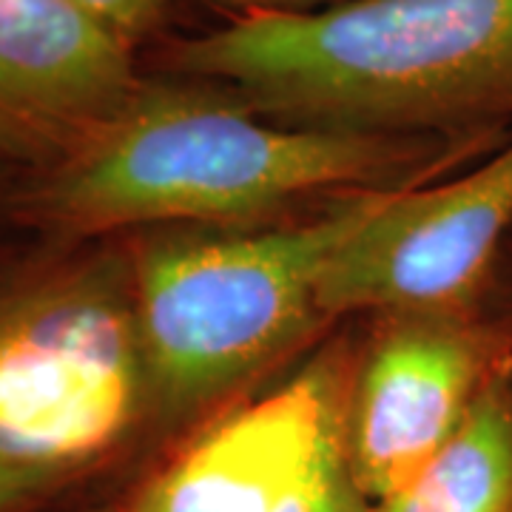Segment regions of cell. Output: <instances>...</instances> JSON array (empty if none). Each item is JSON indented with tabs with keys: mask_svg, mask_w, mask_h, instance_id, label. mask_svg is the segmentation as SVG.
<instances>
[{
	"mask_svg": "<svg viewBox=\"0 0 512 512\" xmlns=\"http://www.w3.org/2000/svg\"><path fill=\"white\" fill-rule=\"evenodd\" d=\"M214 3L222 9H237L242 12H308V9H325V6H339L348 0H202Z\"/></svg>",
	"mask_w": 512,
	"mask_h": 512,
	"instance_id": "obj_12",
	"label": "cell"
},
{
	"mask_svg": "<svg viewBox=\"0 0 512 512\" xmlns=\"http://www.w3.org/2000/svg\"><path fill=\"white\" fill-rule=\"evenodd\" d=\"M507 285H510V313H512V262H510V276H507ZM501 322H507L512 328V316L510 319H501Z\"/></svg>",
	"mask_w": 512,
	"mask_h": 512,
	"instance_id": "obj_13",
	"label": "cell"
},
{
	"mask_svg": "<svg viewBox=\"0 0 512 512\" xmlns=\"http://www.w3.org/2000/svg\"><path fill=\"white\" fill-rule=\"evenodd\" d=\"M151 402L131 274L86 259L0 293V461L74 478Z\"/></svg>",
	"mask_w": 512,
	"mask_h": 512,
	"instance_id": "obj_4",
	"label": "cell"
},
{
	"mask_svg": "<svg viewBox=\"0 0 512 512\" xmlns=\"http://www.w3.org/2000/svg\"><path fill=\"white\" fill-rule=\"evenodd\" d=\"M66 478L0 461V512H26L63 487Z\"/></svg>",
	"mask_w": 512,
	"mask_h": 512,
	"instance_id": "obj_11",
	"label": "cell"
},
{
	"mask_svg": "<svg viewBox=\"0 0 512 512\" xmlns=\"http://www.w3.org/2000/svg\"><path fill=\"white\" fill-rule=\"evenodd\" d=\"M126 40L69 0H0V163H66L126 109Z\"/></svg>",
	"mask_w": 512,
	"mask_h": 512,
	"instance_id": "obj_8",
	"label": "cell"
},
{
	"mask_svg": "<svg viewBox=\"0 0 512 512\" xmlns=\"http://www.w3.org/2000/svg\"><path fill=\"white\" fill-rule=\"evenodd\" d=\"M373 512H512V365L495 373L436 456Z\"/></svg>",
	"mask_w": 512,
	"mask_h": 512,
	"instance_id": "obj_9",
	"label": "cell"
},
{
	"mask_svg": "<svg viewBox=\"0 0 512 512\" xmlns=\"http://www.w3.org/2000/svg\"><path fill=\"white\" fill-rule=\"evenodd\" d=\"M350 382L316 359L205 427L131 495L126 512H299L342 467Z\"/></svg>",
	"mask_w": 512,
	"mask_h": 512,
	"instance_id": "obj_7",
	"label": "cell"
},
{
	"mask_svg": "<svg viewBox=\"0 0 512 512\" xmlns=\"http://www.w3.org/2000/svg\"><path fill=\"white\" fill-rule=\"evenodd\" d=\"M433 154L424 137L274 123L197 80H140L126 109L29 200L60 234L154 222H242L336 185L390 183Z\"/></svg>",
	"mask_w": 512,
	"mask_h": 512,
	"instance_id": "obj_2",
	"label": "cell"
},
{
	"mask_svg": "<svg viewBox=\"0 0 512 512\" xmlns=\"http://www.w3.org/2000/svg\"><path fill=\"white\" fill-rule=\"evenodd\" d=\"M512 231V137L450 183L402 188L339 248L319 316L478 313Z\"/></svg>",
	"mask_w": 512,
	"mask_h": 512,
	"instance_id": "obj_5",
	"label": "cell"
},
{
	"mask_svg": "<svg viewBox=\"0 0 512 512\" xmlns=\"http://www.w3.org/2000/svg\"><path fill=\"white\" fill-rule=\"evenodd\" d=\"M86 15L109 26L114 35H120L128 46H137L163 20L168 0H69Z\"/></svg>",
	"mask_w": 512,
	"mask_h": 512,
	"instance_id": "obj_10",
	"label": "cell"
},
{
	"mask_svg": "<svg viewBox=\"0 0 512 512\" xmlns=\"http://www.w3.org/2000/svg\"><path fill=\"white\" fill-rule=\"evenodd\" d=\"M168 66L285 126L498 137L512 123V0L242 12L174 43Z\"/></svg>",
	"mask_w": 512,
	"mask_h": 512,
	"instance_id": "obj_1",
	"label": "cell"
},
{
	"mask_svg": "<svg viewBox=\"0 0 512 512\" xmlns=\"http://www.w3.org/2000/svg\"><path fill=\"white\" fill-rule=\"evenodd\" d=\"M402 188H365L291 228L160 237L131 268L151 402L188 413L285 348L311 316L322 276Z\"/></svg>",
	"mask_w": 512,
	"mask_h": 512,
	"instance_id": "obj_3",
	"label": "cell"
},
{
	"mask_svg": "<svg viewBox=\"0 0 512 512\" xmlns=\"http://www.w3.org/2000/svg\"><path fill=\"white\" fill-rule=\"evenodd\" d=\"M512 365V328L481 313H402L353 373L345 453L373 501L439 453L495 373Z\"/></svg>",
	"mask_w": 512,
	"mask_h": 512,
	"instance_id": "obj_6",
	"label": "cell"
}]
</instances>
